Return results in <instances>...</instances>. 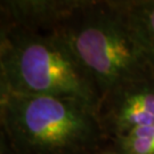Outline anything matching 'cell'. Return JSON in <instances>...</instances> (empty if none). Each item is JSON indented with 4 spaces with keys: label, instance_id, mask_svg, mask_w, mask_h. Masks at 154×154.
<instances>
[{
    "label": "cell",
    "instance_id": "6da1fadb",
    "mask_svg": "<svg viewBox=\"0 0 154 154\" xmlns=\"http://www.w3.org/2000/svg\"><path fill=\"white\" fill-rule=\"evenodd\" d=\"M0 91L56 96L98 110L100 95L71 46L56 31L0 24Z\"/></svg>",
    "mask_w": 154,
    "mask_h": 154
},
{
    "label": "cell",
    "instance_id": "7a4b0ae2",
    "mask_svg": "<svg viewBox=\"0 0 154 154\" xmlns=\"http://www.w3.org/2000/svg\"><path fill=\"white\" fill-rule=\"evenodd\" d=\"M55 31L88 72L100 100L122 86L154 79L120 0H83Z\"/></svg>",
    "mask_w": 154,
    "mask_h": 154
},
{
    "label": "cell",
    "instance_id": "5b68a950",
    "mask_svg": "<svg viewBox=\"0 0 154 154\" xmlns=\"http://www.w3.org/2000/svg\"><path fill=\"white\" fill-rule=\"evenodd\" d=\"M83 0H1V24L55 31Z\"/></svg>",
    "mask_w": 154,
    "mask_h": 154
},
{
    "label": "cell",
    "instance_id": "52a82bcc",
    "mask_svg": "<svg viewBox=\"0 0 154 154\" xmlns=\"http://www.w3.org/2000/svg\"><path fill=\"white\" fill-rule=\"evenodd\" d=\"M110 142L122 154H154V125L136 128Z\"/></svg>",
    "mask_w": 154,
    "mask_h": 154
},
{
    "label": "cell",
    "instance_id": "3957f363",
    "mask_svg": "<svg viewBox=\"0 0 154 154\" xmlns=\"http://www.w3.org/2000/svg\"><path fill=\"white\" fill-rule=\"evenodd\" d=\"M0 126L13 154H90L107 140L97 111L56 96L0 91Z\"/></svg>",
    "mask_w": 154,
    "mask_h": 154
},
{
    "label": "cell",
    "instance_id": "9c48e42d",
    "mask_svg": "<svg viewBox=\"0 0 154 154\" xmlns=\"http://www.w3.org/2000/svg\"><path fill=\"white\" fill-rule=\"evenodd\" d=\"M0 154H13L8 144L6 143V140L2 137H0Z\"/></svg>",
    "mask_w": 154,
    "mask_h": 154
},
{
    "label": "cell",
    "instance_id": "8992f818",
    "mask_svg": "<svg viewBox=\"0 0 154 154\" xmlns=\"http://www.w3.org/2000/svg\"><path fill=\"white\" fill-rule=\"evenodd\" d=\"M120 5L154 72V0H120Z\"/></svg>",
    "mask_w": 154,
    "mask_h": 154
},
{
    "label": "cell",
    "instance_id": "277c9868",
    "mask_svg": "<svg viewBox=\"0 0 154 154\" xmlns=\"http://www.w3.org/2000/svg\"><path fill=\"white\" fill-rule=\"evenodd\" d=\"M97 116L109 140L154 125V79L129 83L109 93L100 100Z\"/></svg>",
    "mask_w": 154,
    "mask_h": 154
},
{
    "label": "cell",
    "instance_id": "ba28073f",
    "mask_svg": "<svg viewBox=\"0 0 154 154\" xmlns=\"http://www.w3.org/2000/svg\"><path fill=\"white\" fill-rule=\"evenodd\" d=\"M90 154H122V153L113 145L112 142H110L107 139L102 146H99L98 149L93 151Z\"/></svg>",
    "mask_w": 154,
    "mask_h": 154
}]
</instances>
